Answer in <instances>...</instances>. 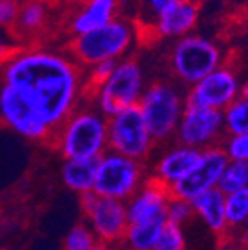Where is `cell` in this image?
I'll return each instance as SVG.
<instances>
[{"label":"cell","instance_id":"cell-8","mask_svg":"<svg viewBox=\"0 0 248 250\" xmlns=\"http://www.w3.org/2000/svg\"><path fill=\"white\" fill-rule=\"evenodd\" d=\"M0 122L24 139L47 143L52 139V129L39 106L23 90L7 83L0 87Z\"/></svg>","mask_w":248,"mask_h":250},{"label":"cell","instance_id":"cell-25","mask_svg":"<svg viewBox=\"0 0 248 250\" xmlns=\"http://www.w3.org/2000/svg\"><path fill=\"white\" fill-rule=\"evenodd\" d=\"M153 250H186V236L183 228L170 221H165Z\"/></svg>","mask_w":248,"mask_h":250},{"label":"cell","instance_id":"cell-36","mask_svg":"<svg viewBox=\"0 0 248 250\" xmlns=\"http://www.w3.org/2000/svg\"><path fill=\"white\" fill-rule=\"evenodd\" d=\"M68 4H73V5H77V4H83V0H66Z\"/></svg>","mask_w":248,"mask_h":250},{"label":"cell","instance_id":"cell-9","mask_svg":"<svg viewBox=\"0 0 248 250\" xmlns=\"http://www.w3.org/2000/svg\"><path fill=\"white\" fill-rule=\"evenodd\" d=\"M170 66L179 80L193 85L200 78L221 66V51L212 40L205 37H179L172 49Z\"/></svg>","mask_w":248,"mask_h":250},{"label":"cell","instance_id":"cell-31","mask_svg":"<svg viewBox=\"0 0 248 250\" xmlns=\"http://www.w3.org/2000/svg\"><path fill=\"white\" fill-rule=\"evenodd\" d=\"M172 2H175V0H144V5L149 9L151 14L156 16L160 11H163V9L167 7V5H170Z\"/></svg>","mask_w":248,"mask_h":250},{"label":"cell","instance_id":"cell-20","mask_svg":"<svg viewBox=\"0 0 248 250\" xmlns=\"http://www.w3.org/2000/svg\"><path fill=\"white\" fill-rule=\"evenodd\" d=\"M165 221L167 219H156V221H146V223H128L122 243L128 250H153Z\"/></svg>","mask_w":248,"mask_h":250},{"label":"cell","instance_id":"cell-22","mask_svg":"<svg viewBox=\"0 0 248 250\" xmlns=\"http://www.w3.org/2000/svg\"><path fill=\"white\" fill-rule=\"evenodd\" d=\"M47 11L43 2H35V0H26L23 5H20V12L16 18V26L23 33H33L40 30L45 23Z\"/></svg>","mask_w":248,"mask_h":250},{"label":"cell","instance_id":"cell-27","mask_svg":"<svg viewBox=\"0 0 248 250\" xmlns=\"http://www.w3.org/2000/svg\"><path fill=\"white\" fill-rule=\"evenodd\" d=\"M194 217H196V214H194V208H193V205H191V200L179 198V196H172V198L168 200L167 221L179 224V226L183 228V226H186L187 223H191Z\"/></svg>","mask_w":248,"mask_h":250},{"label":"cell","instance_id":"cell-10","mask_svg":"<svg viewBox=\"0 0 248 250\" xmlns=\"http://www.w3.org/2000/svg\"><path fill=\"white\" fill-rule=\"evenodd\" d=\"M80 205L87 224L99 242L109 245L122 243L125 229L128 226L127 203L117 198L97 195L96 191H87L80 195Z\"/></svg>","mask_w":248,"mask_h":250},{"label":"cell","instance_id":"cell-21","mask_svg":"<svg viewBox=\"0 0 248 250\" xmlns=\"http://www.w3.org/2000/svg\"><path fill=\"white\" fill-rule=\"evenodd\" d=\"M227 228H240L248 223V186L227 193L224 200Z\"/></svg>","mask_w":248,"mask_h":250},{"label":"cell","instance_id":"cell-7","mask_svg":"<svg viewBox=\"0 0 248 250\" xmlns=\"http://www.w3.org/2000/svg\"><path fill=\"white\" fill-rule=\"evenodd\" d=\"M108 149L128 158L144 162L151 155L155 141L137 106L125 108L118 113L106 117Z\"/></svg>","mask_w":248,"mask_h":250},{"label":"cell","instance_id":"cell-34","mask_svg":"<svg viewBox=\"0 0 248 250\" xmlns=\"http://www.w3.org/2000/svg\"><path fill=\"white\" fill-rule=\"evenodd\" d=\"M240 94H241V96H243V98H248V78H247V80H245L243 85H241Z\"/></svg>","mask_w":248,"mask_h":250},{"label":"cell","instance_id":"cell-5","mask_svg":"<svg viewBox=\"0 0 248 250\" xmlns=\"http://www.w3.org/2000/svg\"><path fill=\"white\" fill-rule=\"evenodd\" d=\"M144 181L143 162L106 149L97 160L94 189L97 195L127 202Z\"/></svg>","mask_w":248,"mask_h":250},{"label":"cell","instance_id":"cell-19","mask_svg":"<svg viewBox=\"0 0 248 250\" xmlns=\"http://www.w3.org/2000/svg\"><path fill=\"white\" fill-rule=\"evenodd\" d=\"M97 160L99 158H64L61 177L66 188L78 195L92 191Z\"/></svg>","mask_w":248,"mask_h":250},{"label":"cell","instance_id":"cell-4","mask_svg":"<svg viewBox=\"0 0 248 250\" xmlns=\"http://www.w3.org/2000/svg\"><path fill=\"white\" fill-rule=\"evenodd\" d=\"M184 106L186 103L183 101L179 90L163 82L144 87L143 96L137 103V108L141 109L155 143H163L175 136Z\"/></svg>","mask_w":248,"mask_h":250},{"label":"cell","instance_id":"cell-35","mask_svg":"<svg viewBox=\"0 0 248 250\" xmlns=\"http://www.w3.org/2000/svg\"><path fill=\"white\" fill-rule=\"evenodd\" d=\"M215 250H234L233 247H229L227 243H219V247Z\"/></svg>","mask_w":248,"mask_h":250},{"label":"cell","instance_id":"cell-3","mask_svg":"<svg viewBox=\"0 0 248 250\" xmlns=\"http://www.w3.org/2000/svg\"><path fill=\"white\" fill-rule=\"evenodd\" d=\"M134 40V28L124 20H111L104 26L75 35L71 52L85 66L101 61H117L128 51Z\"/></svg>","mask_w":248,"mask_h":250},{"label":"cell","instance_id":"cell-26","mask_svg":"<svg viewBox=\"0 0 248 250\" xmlns=\"http://www.w3.org/2000/svg\"><path fill=\"white\" fill-rule=\"evenodd\" d=\"M97 243V236L90 229L89 224H77L71 228L64 236L62 249L64 250H89Z\"/></svg>","mask_w":248,"mask_h":250},{"label":"cell","instance_id":"cell-18","mask_svg":"<svg viewBox=\"0 0 248 250\" xmlns=\"http://www.w3.org/2000/svg\"><path fill=\"white\" fill-rule=\"evenodd\" d=\"M115 12H117V0H83L80 11L71 20V30L75 35H82L101 28L115 20Z\"/></svg>","mask_w":248,"mask_h":250},{"label":"cell","instance_id":"cell-23","mask_svg":"<svg viewBox=\"0 0 248 250\" xmlns=\"http://www.w3.org/2000/svg\"><path fill=\"white\" fill-rule=\"evenodd\" d=\"M248 186V162L229 160L226 168L219 177L217 189H221L224 195L233 193L236 189Z\"/></svg>","mask_w":248,"mask_h":250},{"label":"cell","instance_id":"cell-24","mask_svg":"<svg viewBox=\"0 0 248 250\" xmlns=\"http://www.w3.org/2000/svg\"><path fill=\"white\" fill-rule=\"evenodd\" d=\"M224 130L227 134L248 132V98L238 96L231 104L222 109Z\"/></svg>","mask_w":248,"mask_h":250},{"label":"cell","instance_id":"cell-17","mask_svg":"<svg viewBox=\"0 0 248 250\" xmlns=\"http://www.w3.org/2000/svg\"><path fill=\"white\" fill-rule=\"evenodd\" d=\"M226 195L217 189L210 188L207 191L196 195L191 200V205L194 208L196 217H200L205 223V226L213 233L219 240H224L227 236V221H226Z\"/></svg>","mask_w":248,"mask_h":250},{"label":"cell","instance_id":"cell-37","mask_svg":"<svg viewBox=\"0 0 248 250\" xmlns=\"http://www.w3.org/2000/svg\"><path fill=\"white\" fill-rule=\"evenodd\" d=\"M243 243H245V250H248V236L243 240Z\"/></svg>","mask_w":248,"mask_h":250},{"label":"cell","instance_id":"cell-11","mask_svg":"<svg viewBox=\"0 0 248 250\" xmlns=\"http://www.w3.org/2000/svg\"><path fill=\"white\" fill-rule=\"evenodd\" d=\"M224 132V115L221 109L184 106L183 117L175 129L179 145L205 149L213 146Z\"/></svg>","mask_w":248,"mask_h":250},{"label":"cell","instance_id":"cell-30","mask_svg":"<svg viewBox=\"0 0 248 250\" xmlns=\"http://www.w3.org/2000/svg\"><path fill=\"white\" fill-rule=\"evenodd\" d=\"M20 5L21 4L16 0H0V28L12 26L16 23Z\"/></svg>","mask_w":248,"mask_h":250},{"label":"cell","instance_id":"cell-38","mask_svg":"<svg viewBox=\"0 0 248 250\" xmlns=\"http://www.w3.org/2000/svg\"><path fill=\"white\" fill-rule=\"evenodd\" d=\"M16 2H20V4H23V2H26V0H16Z\"/></svg>","mask_w":248,"mask_h":250},{"label":"cell","instance_id":"cell-6","mask_svg":"<svg viewBox=\"0 0 248 250\" xmlns=\"http://www.w3.org/2000/svg\"><path fill=\"white\" fill-rule=\"evenodd\" d=\"M144 92V75L141 66L132 59L117 61L113 71L96 89L97 108L104 117L122 109L137 106Z\"/></svg>","mask_w":248,"mask_h":250},{"label":"cell","instance_id":"cell-12","mask_svg":"<svg viewBox=\"0 0 248 250\" xmlns=\"http://www.w3.org/2000/svg\"><path fill=\"white\" fill-rule=\"evenodd\" d=\"M229 158L224 148L213 145L202 149V155L183 179L170 186L172 196L193 200L196 195L207 191L210 188H217L219 177L227 165Z\"/></svg>","mask_w":248,"mask_h":250},{"label":"cell","instance_id":"cell-14","mask_svg":"<svg viewBox=\"0 0 248 250\" xmlns=\"http://www.w3.org/2000/svg\"><path fill=\"white\" fill-rule=\"evenodd\" d=\"M172 198L170 186L149 176L130 200H127L128 223H146L156 219H167V205Z\"/></svg>","mask_w":248,"mask_h":250},{"label":"cell","instance_id":"cell-39","mask_svg":"<svg viewBox=\"0 0 248 250\" xmlns=\"http://www.w3.org/2000/svg\"><path fill=\"white\" fill-rule=\"evenodd\" d=\"M118 250H128V249H125V247H122V249H118Z\"/></svg>","mask_w":248,"mask_h":250},{"label":"cell","instance_id":"cell-40","mask_svg":"<svg viewBox=\"0 0 248 250\" xmlns=\"http://www.w3.org/2000/svg\"><path fill=\"white\" fill-rule=\"evenodd\" d=\"M35 2H45V0H35Z\"/></svg>","mask_w":248,"mask_h":250},{"label":"cell","instance_id":"cell-16","mask_svg":"<svg viewBox=\"0 0 248 250\" xmlns=\"http://www.w3.org/2000/svg\"><path fill=\"white\" fill-rule=\"evenodd\" d=\"M202 155V149L193 148V146L177 145L165 151L155 164L151 176L158 177L160 181L172 186L179 179H183L187 172L193 168V165L198 162Z\"/></svg>","mask_w":248,"mask_h":250},{"label":"cell","instance_id":"cell-33","mask_svg":"<svg viewBox=\"0 0 248 250\" xmlns=\"http://www.w3.org/2000/svg\"><path fill=\"white\" fill-rule=\"evenodd\" d=\"M89 250H118L115 249L113 245H109V243H104V242H97L94 247H90Z\"/></svg>","mask_w":248,"mask_h":250},{"label":"cell","instance_id":"cell-32","mask_svg":"<svg viewBox=\"0 0 248 250\" xmlns=\"http://www.w3.org/2000/svg\"><path fill=\"white\" fill-rule=\"evenodd\" d=\"M11 52H12L11 43H9L7 40L4 39V37H0V62H2V61H7V59L12 56Z\"/></svg>","mask_w":248,"mask_h":250},{"label":"cell","instance_id":"cell-28","mask_svg":"<svg viewBox=\"0 0 248 250\" xmlns=\"http://www.w3.org/2000/svg\"><path fill=\"white\" fill-rule=\"evenodd\" d=\"M222 148H224L229 160L248 162V132L229 134Z\"/></svg>","mask_w":248,"mask_h":250},{"label":"cell","instance_id":"cell-1","mask_svg":"<svg viewBox=\"0 0 248 250\" xmlns=\"http://www.w3.org/2000/svg\"><path fill=\"white\" fill-rule=\"evenodd\" d=\"M4 83L23 90L39 106L52 129L70 117L82 92L80 71L64 56L51 51L12 54L4 64Z\"/></svg>","mask_w":248,"mask_h":250},{"label":"cell","instance_id":"cell-29","mask_svg":"<svg viewBox=\"0 0 248 250\" xmlns=\"http://www.w3.org/2000/svg\"><path fill=\"white\" fill-rule=\"evenodd\" d=\"M117 61H101V62H96L90 66V75H89V85L92 89H97V87L101 85L104 82L106 78L109 77V73L113 71Z\"/></svg>","mask_w":248,"mask_h":250},{"label":"cell","instance_id":"cell-13","mask_svg":"<svg viewBox=\"0 0 248 250\" xmlns=\"http://www.w3.org/2000/svg\"><path fill=\"white\" fill-rule=\"evenodd\" d=\"M241 85L233 70L217 66L208 75L193 83L186 98V106H202V108L224 109L240 96Z\"/></svg>","mask_w":248,"mask_h":250},{"label":"cell","instance_id":"cell-15","mask_svg":"<svg viewBox=\"0 0 248 250\" xmlns=\"http://www.w3.org/2000/svg\"><path fill=\"white\" fill-rule=\"evenodd\" d=\"M198 21V5L194 0H175L156 14L155 30L160 37L179 39L187 35Z\"/></svg>","mask_w":248,"mask_h":250},{"label":"cell","instance_id":"cell-2","mask_svg":"<svg viewBox=\"0 0 248 250\" xmlns=\"http://www.w3.org/2000/svg\"><path fill=\"white\" fill-rule=\"evenodd\" d=\"M51 141L64 158H99L108 149L106 117L99 109L75 108Z\"/></svg>","mask_w":248,"mask_h":250}]
</instances>
